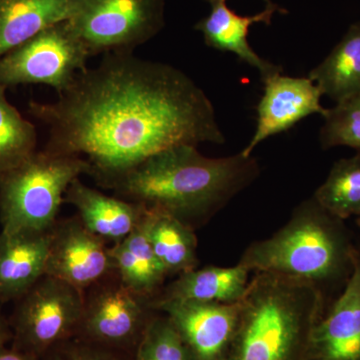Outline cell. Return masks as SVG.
I'll return each mask as SVG.
<instances>
[{
    "mask_svg": "<svg viewBox=\"0 0 360 360\" xmlns=\"http://www.w3.org/2000/svg\"><path fill=\"white\" fill-rule=\"evenodd\" d=\"M167 0H70L68 22L90 56L134 53L161 32Z\"/></svg>",
    "mask_w": 360,
    "mask_h": 360,
    "instance_id": "6",
    "label": "cell"
},
{
    "mask_svg": "<svg viewBox=\"0 0 360 360\" xmlns=\"http://www.w3.org/2000/svg\"><path fill=\"white\" fill-rule=\"evenodd\" d=\"M317 202L338 219L360 217V153L336 161L328 179L314 195Z\"/></svg>",
    "mask_w": 360,
    "mask_h": 360,
    "instance_id": "22",
    "label": "cell"
},
{
    "mask_svg": "<svg viewBox=\"0 0 360 360\" xmlns=\"http://www.w3.org/2000/svg\"><path fill=\"white\" fill-rule=\"evenodd\" d=\"M208 2H210V4H215V2H225L226 0H207ZM265 1V4H271V1L270 0H264Z\"/></svg>",
    "mask_w": 360,
    "mask_h": 360,
    "instance_id": "29",
    "label": "cell"
},
{
    "mask_svg": "<svg viewBox=\"0 0 360 360\" xmlns=\"http://www.w3.org/2000/svg\"><path fill=\"white\" fill-rule=\"evenodd\" d=\"M0 360H41V359L37 355L28 354L13 347V345L11 347H6V345H4L0 347Z\"/></svg>",
    "mask_w": 360,
    "mask_h": 360,
    "instance_id": "27",
    "label": "cell"
},
{
    "mask_svg": "<svg viewBox=\"0 0 360 360\" xmlns=\"http://www.w3.org/2000/svg\"><path fill=\"white\" fill-rule=\"evenodd\" d=\"M309 78L336 103L360 94V22L350 25L328 58L310 71Z\"/></svg>",
    "mask_w": 360,
    "mask_h": 360,
    "instance_id": "21",
    "label": "cell"
},
{
    "mask_svg": "<svg viewBox=\"0 0 360 360\" xmlns=\"http://www.w3.org/2000/svg\"><path fill=\"white\" fill-rule=\"evenodd\" d=\"M355 245L345 220L312 196L296 206L274 236L248 245L238 264L255 274L271 272L309 283L328 307L352 276Z\"/></svg>",
    "mask_w": 360,
    "mask_h": 360,
    "instance_id": "3",
    "label": "cell"
},
{
    "mask_svg": "<svg viewBox=\"0 0 360 360\" xmlns=\"http://www.w3.org/2000/svg\"><path fill=\"white\" fill-rule=\"evenodd\" d=\"M11 340H13V331H11V324L0 310V347L6 345L7 342Z\"/></svg>",
    "mask_w": 360,
    "mask_h": 360,
    "instance_id": "28",
    "label": "cell"
},
{
    "mask_svg": "<svg viewBox=\"0 0 360 360\" xmlns=\"http://www.w3.org/2000/svg\"><path fill=\"white\" fill-rule=\"evenodd\" d=\"M227 360H305L326 309L319 291L298 279L255 272L240 302Z\"/></svg>",
    "mask_w": 360,
    "mask_h": 360,
    "instance_id": "4",
    "label": "cell"
},
{
    "mask_svg": "<svg viewBox=\"0 0 360 360\" xmlns=\"http://www.w3.org/2000/svg\"><path fill=\"white\" fill-rule=\"evenodd\" d=\"M131 360H195L174 322L156 311L146 326Z\"/></svg>",
    "mask_w": 360,
    "mask_h": 360,
    "instance_id": "24",
    "label": "cell"
},
{
    "mask_svg": "<svg viewBox=\"0 0 360 360\" xmlns=\"http://www.w3.org/2000/svg\"><path fill=\"white\" fill-rule=\"evenodd\" d=\"M305 360H360V245L347 285L312 331Z\"/></svg>",
    "mask_w": 360,
    "mask_h": 360,
    "instance_id": "13",
    "label": "cell"
},
{
    "mask_svg": "<svg viewBox=\"0 0 360 360\" xmlns=\"http://www.w3.org/2000/svg\"><path fill=\"white\" fill-rule=\"evenodd\" d=\"M41 360H131V356L73 338L52 348Z\"/></svg>",
    "mask_w": 360,
    "mask_h": 360,
    "instance_id": "26",
    "label": "cell"
},
{
    "mask_svg": "<svg viewBox=\"0 0 360 360\" xmlns=\"http://www.w3.org/2000/svg\"><path fill=\"white\" fill-rule=\"evenodd\" d=\"M0 87V175L18 167L37 151L35 127L26 120Z\"/></svg>",
    "mask_w": 360,
    "mask_h": 360,
    "instance_id": "23",
    "label": "cell"
},
{
    "mask_svg": "<svg viewBox=\"0 0 360 360\" xmlns=\"http://www.w3.org/2000/svg\"><path fill=\"white\" fill-rule=\"evenodd\" d=\"M356 224L359 225V226L360 227V217H357V219H356Z\"/></svg>",
    "mask_w": 360,
    "mask_h": 360,
    "instance_id": "30",
    "label": "cell"
},
{
    "mask_svg": "<svg viewBox=\"0 0 360 360\" xmlns=\"http://www.w3.org/2000/svg\"><path fill=\"white\" fill-rule=\"evenodd\" d=\"M143 208L142 225L167 277L198 269V238L193 227L162 210Z\"/></svg>",
    "mask_w": 360,
    "mask_h": 360,
    "instance_id": "18",
    "label": "cell"
},
{
    "mask_svg": "<svg viewBox=\"0 0 360 360\" xmlns=\"http://www.w3.org/2000/svg\"><path fill=\"white\" fill-rule=\"evenodd\" d=\"M65 201L75 206L78 219L89 231L115 243L134 231L144 210L141 205L106 195L85 186L79 179L68 187Z\"/></svg>",
    "mask_w": 360,
    "mask_h": 360,
    "instance_id": "16",
    "label": "cell"
},
{
    "mask_svg": "<svg viewBox=\"0 0 360 360\" xmlns=\"http://www.w3.org/2000/svg\"><path fill=\"white\" fill-rule=\"evenodd\" d=\"M155 312L153 300L129 290L115 272L84 293L75 338L132 356Z\"/></svg>",
    "mask_w": 360,
    "mask_h": 360,
    "instance_id": "9",
    "label": "cell"
},
{
    "mask_svg": "<svg viewBox=\"0 0 360 360\" xmlns=\"http://www.w3.org/2000/svg\"><path fill=\"white\" fill-rule=\"evenodd\" d=\"M250 274V270L239 264L231 267L207 265L180 274L153 300L239 302L248 290Z\"/></svg>",
    "mask_w": 360,
    "mask_h": 360,
    "instance_id": "17",
    "label": "cell"
},
{
    "mask_svg": "<svg viewBox=\"0 0 360 360\" xmlns=\"http://www.w3.org/2000/svg\"><path fill=\"white\" fill-rule=\"evenodd\" d=\"M90 165L77 155L35 151L0 175V222L4 233H44L56 225L66 191Z\"/></svg>",
    "mask_w": 360,
    "mask_h": 360,
    "instance_id": "5",
    "label": "cell"
},
{
    "mask_svg": "<svg viewBox=\"0 0 360 360\" xmlns=\"http://www.w3.org/2000/svg\"><path fill=\"white\" fill-rule=\"evenodd\" d=\"M210 6V13L195 25V30L202 33L207 46L236 54L241 61L259 71L262 82L281 73V66L260 58L251 49L248 37L251 25L255 23L269 25L274 13H288L285 9L271 2L266 4L262 13L252 16H241L229 9L225 2H215Z\"/></svg>",
    "mask_w": 360,
    "mask_h": 360,
    "instance_id": "14",
    "label": "cell"
},
{
    "mask_svg": "<svg viewBox=\"0 0 360 360\" xmlns=\"http://www.w3.org/2000/svg\"><path fill=\"white\" fill-rule=\"evenodd\" d=\"M18 302L9 321L13 347L41 359L77 335L84 314V291L44 276Z\"/></svg>",
    "mask_w": 360,
    "mask_h": 360,
    "instance_id": "7",
    "label": "cell"
},
{
    "mask_svg": "<svg viewBox=\"0 0 360 360\" xmlns=\"http://www.w3.org/2000/svg\"><path fill=\"white\" fill-rule=\"evenodd\" d=\"M91 58L68 20L47 26L0 56V87L45 84L65 91Z\"/></svg>",
    "mask_w": 360,
    "mask_h": 360,
    "instance_id": "8",
    "label": "cell"
},
{
    "mask_svg": "<svg viewBox=\"0 0 360 360\" xmlns=\"http://www.w3.org/2000/svg\"><path fill=\"white\" fill-rule=\"evenodd\" d=\"M115 274L110 248L78 217L56 222L44 276L84 291Z\"/></svg>",
    "mask_w": 360,
    "mask_h": 360,
    "instance_id": "10",
    "label": "cell"
},
{
    "mask_svg": "<svg viewBox=\"0 0 360 360\" xmlns=\"http://www.w3.org/2000/svg\"><path fill=\"white\" fill-rule=\"evenodd\" d=\"M58 96L28 103L49 129L44 150L84 158L103 187L165 149L225 142L212 101L191 77L134 53L104 54Z\"/></svg>",
    "mask_w": 360,
    "mask_h": 360,
    "instance_id": "1",
    "label": "cell"
},
{
    "mask_svg": "<svg viewBox=\"0 0 360 360\" xmlns=\"http://www.w3.org/2000/svg\"><path fill=\"white\" fill-rule=\"evenodd\" d=\"M51 236L0 232V302L20 300L44 276Z\"/></svg>",
    "mask_w": 360,
    "mask_h": 360,
    "instance_id": "15",
    "label": "cell"
},
{
    "mask_svg": "<svg viewBox=\"0 0 360 360\" xmlns=\"http://www.w3.org/2000/svg\"><path fill=\"white\" fill-rule=\"evenodd\" d=\"M264 92L257 104V129L248 146L241 151L250 156L260 142L295 127L303 118L326 108L321 104V89L309 77H284L281 73L264 80Z\"/></svg>",
    "mask_w": 360,
    "mask_h": 360,
    "instance_id": "12",
    "label": "cell"
},
{
    "mask_svg": "<svg viewBox=\"0 0 360 360\" xmlns=\"http://www.w3.org/2000/svg\"><path fill=\"white\" fill-rule=\"evenodd\" d=\"M153 307L172 319L195 360L229 359L238 326L240 302L153 300Z\"/></svg>",
    "mask_w": 360,
    "mask_h": 360,
    "instance_id": "11",
    "label": "cell"
},
{
    "mask_svg": "<svg viewBox=\"0 0 360 360\" xmlns=\"http://www.w3.org/2000/svg\"><path fill=\"white\" fill-rule=\"evenodd\" d=\"M319 134L321 148L349 146L360 153V94L326 111Z\"/></svg>",
    "mask_w": 360,
    "mask_h": 360,
    "instance_id": "25",
    "label": "cell"
},
{
    "mask_svg": "<svg viewBox=\"0 0 360 360\" xmlns=\"http://www.w3.org/2000/svg\"><path fill=\"white\" fill-rule=\"evenodd\" d=\"M110 255L116 276L129 290L153 300L160 295L167 274L153 252L141 219L127 238L115 243Z\"/></svg>",
    "mask_w": 360,
    "mask_h": 360,
    "instance_id": "19",
    "label": "cell"
},
{
    "mask_svg": "<svg viewBox=\"0 0 360 360\" xmlns=\"http://www.w3.org/2000/svg\"><path fill=\"white\" fill-rule=\"evenodd\" d=\"M259 174V163L252 155L206 158L198 146L181 144L151 155L105 188L122 200L169 213L195 231Z\"/></svg>",
    "mask_w": 360,
    "mask_h": 360,
    "instance_id": "2",
    "label": "cell"
},
{
    "mask_svg": "<svg viewBox=\"0 0 360 360\" xmlns=\"http://www.w3.org/2000/svg\"><path fill=\"white\" fill-rule=\"evenodd\" d=\"M70 15V0H0V56Z\"/></svg>",
    "mask_w": 360,
    "mask_h": 360,
    "instance_id": "20",
    "label": "cell"
}]
</instances>
